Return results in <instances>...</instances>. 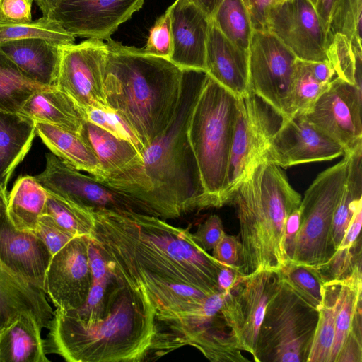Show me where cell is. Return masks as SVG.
Returning a JSON list of instances; mask_svg holds the SVG:
<instances>
[{
  "mask_svg": "<svg viewBox=\"0 0 362 362\" xmlns=\"http://www.w3.org/2000/svg\"><path fill=\"white\" fill-rule=\"evenodd\" d=\"M88 235L116 282L132 291L160 322L175 320L220 291L222 264L203 250L189 228L134 211L90 209Z\"/></svg>",
  "mask_w": 362,
  "mask_h": 362,
  "instance_id": "6da1fadb",
  "label": "cell"
},
{
  "mask_svg": "<svg viewBox=\"0 0 362 362\" xmlns=\"http://www.w3.org/2000/svg\"><path fill=\"white\" fill-rule=\"evenodd\" d=\"M44 340L46 354L69 362L142 361L165 355L154 317L113 278L102 316L86 325L56 308Z\"/></svg>",
  "mask_w": 362,
  "mask_h": 362,
  "instance_id": "7a4b0ae2",
  "label": "cell"
},
{
  "mask_svg": "<svg viewBox=\"0 0 362 362\" xmlns=\"http://www.w3.org/2000/svg\"><path fill=\"white\" fill-rule=\"evenodd\" d=\"M208 78L204 71L184 70L176 112L142 154L135 198L163 218L212 207L202 186L188 139L189 119Z\"/></svg>",
  "mask_w": 362,
  "mask_h": 362,
  "instance_id": "3957f363",
  "label": "cell"
},
{
  "mask_svg": "<svg viewBox=\"0 0 362 362\" xmlns=\"http://www.w3.org/2000/svg\"><path fill=\"white\" fill-rule=\"evenodd\" d=\"M106 45L107 104L131 126L146 149L176 112L184 70L167 58L111 37Z\"/></svg>",
  "mask_w": 362,
  "mask_h": 362,
  "instance_id": "277c9868",
  "label": "cell"
},
{
  "mask_svg": "<svg viewBox=\"0 0 362 362\" xmlns=\"http://www.w3.org/2000/svg\"><path fill=\"white\" fill-rule=\"evenodd\" d=\"M301 196L281 168L262 160L233 195L240 223V272L279 271L288 262L284 235L286 218L299 208Z\"/></svg>",
  "mask_w": 362,
  "mask_h": 362,
  "instance_id": "5b68a950",
  "label": "cell"
},
{
  "mask_svg": "<svg viewBox=\"0 0 362 362\" xmlns=\"http://www.w3.org/2000/svg\"><path fill=\"white\" fill-rule=\"evenodd\" d=\"M238 97L208 75L192 111L188 139L212 207L223 206Z\"/></svg>",
  "mask_w": 362,
  "mask_h": 362,
  "instance_id": "8992f818",
  "label": "cell"
},
{
  "mask_svg": "<svg viewBox=\"0 0 362 362\" xmlns=\"http://www.w3.org/2000/svg\"><path fill=\"white\" fill-rule=\"evenodd\" d=\"M318 317V310L281 279L266 308L254 361L307 362Z\"/></svg>",
  "mask_w": 362,
  "mask_h": 362,
  "instance_id": "52a82bcc",
  "label": "cell"
},
{
  "mask_svg": "<svg viewBox=\"0 0 362 362\" xmlns=\"http://www.w3.org/2000/svg\"><path fill=\"white\" fill-rule=\"evenodd\" d=\"M344 156L340 162L320 173L305 191L291 262L316 268L336 251L332 239V221L344 192L350 153Z\"/></svg>",
  "mask_w": 362,
  "mask_h": 362,
  "instance_id": "ba28073f",
  "label": "cell"
},
{
  "mask_svg": "<svg viewBox=\"0 0 362 362\" xmlns=\"http://www.w3.org/2000/svg\"><path fill=\"white\" fill-rule=\"evenodd\" d=\"M282 119L279 112L250 90L238 97L232 146L222 194L223 205L230 203L246 175L262 160Z\"/></svg>",
  "mask_w": 362,
  "mask_h": 362,
  "instance_id": "9c48e42d",
  "label": "cell"
},
{
  "mask_svg": "<svg viewBox=\"0 0 362 362\" xmlns=\"http://www.w3.org/2000/svg\"><path fill=\"white\" fill-rule=\"evenodd\" d=\"M248 54L249 90L283 117L289 116L297 57L269 31H253Z\"/></svg>",
  "mask_w": 362,
  "mask_h": 362,
  "instance_id": "30bf717a",
  "label": "cell"
},
{
  "mask_svg": "<svg viewBox=\"0 0 362 362\" xmlns=\"http://www.w3.org/2000/svg\"><path fill=\"white\" fill-rule=\"evenodd\" d=\"M44 170L34 177L47 192L86 209L135 211L156 216L142 202L85 175L62 161L52 153L45 156Z\"/></svg>",
  "mask_w": 362,
  "mask_h": 362,
  "instance_id": "8fae6325",
  "label": "cell"
},
{
  "mask_svg": "<svg viewBox=\"0 0 362 362\" xmlns=\"http://www.w3.org/2000/svg\"><path fill=\"white\" fill-rule=\"evenodd\" d=\"M60 50L56 87L85 111L108 107L105 93L106 42L88 38L78 44L62 45Z\"/></svg>",
  "mask_w": 362,
  "mask_h": 362,
  "instance_id": "7c38bea8",
  "label": "cell"
},
{
  "mask_svg": "<svg viewBox=\"0 0 362 362\" xmlns=\"http://www.w3.org/2000/svg\"><path fill=\"white\" fill-rule=\"evenodd\" d=\"M280 281L279 271L257 270L243 276L225 296L223 313L238 348L253 358L266 308Z\"/></svg>",
  "mask_w": 362,
  "mask_h": 362,
  "instance_id": "4fadbf2b",
  "label": "cell"
},
{
  "mask_svg": "<svg viewBox=\"0 0 362 362\" xmlns=\"http://www.w3.org/2000/svg\"><path fill=\"white\" fill-rule=\"evenodd\" d=\"M268 31L298 59L328 61L329 35L310 0L276 1L269 13Z\"/></svg>",
  "mask_w": 362,
  "mask_h": 362,
  "instance_id": "5bb4252c",
  "label": "cell"
},
{
  "mask_svg": "<svg viewBox=\"0 0 362 362\" xmlns=\"http://www.w3.org/2000/svg\"><path fill=\"white\" fill-rule=\"evenodd\" d=\"M310 122L340 144L344 153L362 146L361 88L338 77L332 80L311 110Z\"/></svg>",
  "mask_w": 362,
  "mask_h": 362,
  "instance_id": "9a60e30c",
  "label": "cell"
},
{
  "mask_svg": "<svg viewBox=\"0 0 362 362\" xmlns=\"http://www.w3.org/2000/svg\"><path fill=\"white\" fill-rule=\"evenodd\" d=\"M344 154L343 147L313 125L303 112L283 117L263 154L280 168L330 160Z\"/></svg>",
  "mask_w": 362,
  "mask_h": 362,
  "instance_id": "2e32d148",
  "label": "cell"
},
{
  "mask_svg": "<svg viewBox=\"0 0 362 362\" xmlns=\"http://www.w3.org/2000/svg\"><path fill=\"white\" fill-rule=\"evenodd\" d=\"M88 245L87 235L76 236L51 258L44 292L61 310H75L87 298L92 281Z\"/></svg>",
  "mask_w": 362,
  "mask_h": 362,
  "instance_id": "e0dca14e",
  "label": "cell"
},
{
  "mask_svg": "<svg viewBox=\"0 0 362 362\" xmlns=\"http://www.w3.org/2000/svg\"><path fill=\"white\" fill-rule=\"evenodd\" d=\"M145 0H62L49 17L74 37L107 40Z\"/></svg>",
  "mask_w": 362,
  "mask_h": 362,
  "instance_id": "ac0fdd59",
  "label": "cell"
},
{
  "mask_svg": "<svg viewBox=\"0 0 362 362\" xmlns=\"http://www.w3.org/2000/svg\"><path fill=\"white\" fill-rule=\"evenodd\" d=\"M170 7L169 59L183 70L206 71V49L211 19L187 0H175Z\"/></svg>",
  "mask_w": 362,
  "mask_h": 362,
  "instance_id": "d6986e66",
  "label": "cell"
},
{
  "mask_svg": "<svg viewBox=\"0 0 362 362\" xmlns=\"http://www.w3.org/2000/svg\"><path fill=\"white\" fill-rule=\"evenodd\" d=\"M52 255L33 233L17 229L0 206V260L16 274L44 291L45 278Z\"/></svg>",
  "mask_w": 362,
  "mask_h": 362,
  "instance_id": "ffe728a7",
  "label": "cell"
},
{
  "mask_svg": "<svg viewBox=\"0 0 362 362\" xmlns=\"http://www.w3.org/2000/svg\"><path fill=\"white\" fill-rule=\"evenodd\" d=\"M206 74L240 97L249 91V54L228 40L211 22L206 43Z\"/></svg>",
  "mask_w": 362,
  "mask_h": 362,
  "instance_id": "44dd1931",
  "label": "cell"
},
{
  "mask_svg": "<svg viewBox=\"0 0 362 362\" xmlns=\"http://www.w3.org/2000/svg\"><path fill=\"white\" fill-rule=\"evenodd\" d=\"M23 312L33 314L42 329L48 328L54 313L43 290L0 260V330Z\"/></svg>",
  "mask_w": 362,
  "mask_h": 362,
  "instance_id": "7402d4cb",
  "label": "cell"
},
{
  "mask_svg": "<svg viewBox=\"0 0 362 362\" xmlns=\"http://www.w3.org/2000/svg\"><path fill=\"white\" fill-rule=\"evenodd\" d=\"M60 46L43 39H20L0 44L3 52L29 80L47 87L57 86Z\"/></svg>",
  "mask_w": 362,
  "mask_h": 362,
  "instance_id": "603a6c76",
  "label": "cell"
},
{
  "mask_svg": "<svg viewBox=\"0 0 362 362\" xmlns=\"http://www.w3.org/2000/svg\"><path fill=\"white\" fill-rule=\"evenodd\" d=\"M95 155L103 175L106 177L123 175L143 165L142 156L128 141L85 120L78 133Z\"/></svg>",
  "mask_w": 362,
  "mask_h": 362,
  "instance_id": "cb8c5ba5",
  "label": "cell"
},
{
  "mask_svg": "<svg viewBox=\"0 0 362 362\" xmlns=\"http://www.w3.org/2000/svg\"><path fill=\"white\" fill-rule=\"evenodd\" d=\"M21 113L35 122L52 124L76 134L86 120V111L56 86L30 95Z\"/></svg>",
  "mask_w": 362,
  "mask_h": 362,
  "instance_id": "d4e9b609",
  "label": "cell"
},
{
  "mask_svg": "<svg viewBox=\"0 0 362 362\" xmlns=\"http://www.w3.org/2000/svg\"><path fill=\"white\" fill-rule=\"evenodd\" d=\"M35 134L33 119L21 113L0 110V184L6 192L8 182L30 151Z\"/></svg>",
  "mask_w": 362,
  "mask_h": 362,
  "instance_id": "484cf974",
  "label": "cell"
},
{
  "mask_svg": "<svg viewBox=\"0 0 362 362\" xmlns=\"http://www.w3.org/2000/svg\"><path fill=\"white\" fill-rule=\"evenodd\" d=\"M41 330L33 314L21 313L0 330V362H49Z\"/></svg>",
  "mask_w": 362,
  "mask_h": 362,
  "instance_id": "4316f807",
  "label": "cell"
},
{
  "mask_svg": "<svg viewBox=\"0 0 362 362\" xmlns=\"http://www.w3.org/2000/svg\"><path fill=\"white\" fill-rule=\"evenodd\" d=\"M36 134L52 153L67 165L100 180L103 171L90 147L78 134L52 124L35 122Z\"/></svg>",
  "mask_w": 362,
  "mask_h": 362,
  "instance_id": "83f0119b",
  "label": "cell"
},
{
  "mask_svg": "<svg viewBox=\"0 0 362 362\" xmlns=\"http://www.w3.org/2000/svg\"><path fill=\"white\" fill-rule=\"evenodd\" d=\"M47 197V192L33 176H19L7 196L6 213L13 225L33 232L44 214Z\"/></svg>",
  "mask_w": 362,
  "mask_h": 362,
  "instance_id": "f1b7e54d",
  "label": "cell"
},
{
  "mask_svg": "<svg viewBox=\"0 0 362 362\" xmlns=\"http://www.w3.org/2000/svg\"><path fill=\"white\" fill-rule=\"evenodd\" d=\"M339 281L334 338L329 362H336L357 314L361 312V269L356 271L349 278Z\"/></svg>",
  "mask_w": 362,
  "mask_h": 362,
  "instance_id": "f546056e",
  "label": "cell"
},
{
  "mask_svg": "<svg viewBox=\"0 0 362 362\" xmlns=\"http://www.w3.org/2000/svg\"><path fill=\"white\" fill-rule=\"evenodd\" d=\"M339 284V281H332L322 284L319 317L307 362H329L334 338Z\"/></svg>",
  "mask_w": 362,
  "mask_h": 362,
  "instance_id": "4dcf8cb0",
  "label": "cell"
},
{
  "mask_svg": "<svg viewBox=\"0 0 362 362\" xmlns=\"http://www.w3.org/2000/svg\"><path fill=\"white\" fill-rule=\"evenodd\" d=\"M49 88L25 77L0 47V110L21 113L30 95Z\"/></svg>",
  "mask_w": 362,
  "mask_h": 362,
  "instance_id": "1f68e13d",
  "label": "cell"
},
{
  "mask_svg": "<svg viewBox=\"0 0 362 362\" xmlns=\"http://www.w3.org/2000/svg\"><path fill=\"white\" fill-rule=\"evenodd\" d=\"M211 21L228 40L248 51L254 30L242 0H223Z\"/></svg>",
  "mask_w": 362,
  "mask_h": 362,
  "instance_id": "d6a6232c",
  "label": "cell"
},
{
  "mask_svg": "<svg viewBox=\"0 0 362 362\" xmlns=\"http://www.w3.org/2000/svg\"><path fill=\"white\" fill-rule=\"evenodd\" d=\"M43 39L59 45L74 43L76 39L56 20L43 16L25 23L0 22V44L20 39Z\"/></svg>",
  "mask_w": 362,
  "mask_h": 362,
  "instance_id": "836d02e7",
  "label": "cell"
},
{
  "mask_svg": "<svg viewBox=\"0 0 362 362\" xmlns=\"http://www.w3.org/2000/svg\"><path fill=\"white\" fill-rule=\"evenodd\" d=\"M281 279L305 303L318 310L322 298V282L315 268L288 262L279 270Z\"/></svg>",
  "mask_w": 362,
  "mask_h": 362,
  "instance_id": "e575fe53",
  "label": "cell"
},
{
  "mask_svg": "<svg viewBox=\"0 0 362 362\" xmlns=\"http://www.w3.org/2000/svg\"><path fill=\"white\" fill-rule=\"evenodd\" d=\"M44 214L74 236L87 235L90 228V213L83 207L47 192Z\"/></svg>",
  "mask_w": 362,
  "mask_h": 362,
  "instance_id": "d590c367",
  "label": "cell"
},
{
  "mask_svg": "<svg viewBox=\"0 0 362 362\" xmlns=\"http://www.w3.org/2000/svg\"><path fill=\"white\" fill-rule=\"evenodd\" d=\"M327 56L338 78L361 88V56L356 54L345 35L336 33L332 36Z\"/></svg>",
  "mask_w": 362,
  "mask_h": 362,
  "instance_id": "8d00e7d4",
  "label": "cell"
},
{
  "mask_svg": "<svg viewBox=\"0 0 362 362\" xmlns=\"http://www.w3.org/2000/svg\"><path fill=\"white\" fill-rule=\"evenodd\" d=\"M328 86L315 78L309 62L297 59L291 87V115L296 112L308 113Z\"/></svg>",
  "mask_w": 362,
  "mask_h": 362,
  "instance_id": "74e56055",
  "label": "cell"
},
{
  "mask_svg": "<svg viewBox=\"0 0 362 362\" xmlns=\"http://www.w3.org/2000/svg\"><path fill=\"white\" fill-rule=\"evenodd\" d=\"M361 11L362 0H341L329 31V42L334 34L341 33L351 42L357 55L362 52Z\"/></svg>",
  "mask_w": 362,
  "mask_h": 362,
  "instance_id": "f35d334b",
  "label": "cell"
},
{
  "mask_svg": "<svg viewBox=\"0 0 362 362\" xmlns=\"http://www.w3.org/2000/svg\"><path fill=\"white\" fill-rule=\"evenodd\" d=\"M315 269L322 284L349 278L361 269V240L349 248L337 249L325 263Z\"/></svg>",
  "mask_w": 362,
  "mask_h": 362,
  "instance_id": "ab89813d",
  "label": "cell"
},
{
  "mask_svg": "<svg viewBox=\"0 0 362 362\" xmlns=\"http://www.w3.org/2000/svg\"><path fill=\"white\" fill-rule=\"evenodd\" d=\"M86 119L103 128L118 138L131 143L142 156L145 147L131 126L113 109L89 108L86 110Z\"/></svg>",
  "mask_w": 362,
  "mask_h": 362,
  "instance_id": "60d3db41",
  "label": "cell"
},
{
  "mask_svg": "<svg viewBox=\"0 0 362 362\" xmlns=\"http://www.w3.org/2000/svg\"><path fill=\"white\" fill-rule=\"evenodd\" d=\"M142 49L146 54L169 59L171 53L170 6L151 28L146 46Z\"/></svg>",
  "mask_w": 362,
  "mask_h": 362,
  "instance_id": "b9f144b4",
  "label": "cell"
},
{
  "mask_svg": "<svg viewBox=\"0 0 362 362\" xmlns=\"http://www.w3.org/2000/svg\"><path fill=\"white\" fill-rule=\"evenodd\" d=\"M33 233L45 243L52 256L76 237L45 214L39 218Z\"/></svg>",
  "mask_w": 362,
  "mask_h": 362,
  "instance_id": "7bdbcfd3",
  "label": "cell"
},
{
  "mask_svg": "<svg viewBox=\"0 0 362 362\" xmlns=\"http://www.w3.org/2000/svg\"><path fill=\"white\" fill-rule=\"evenodd\" d=\"M223 226L221 218L211 215L200 224L192 235L197 243L205 251L212 250L223 234Z\"/></svg>",
  "mask_w": 362,
  "mask_h": 362,
  "instance_id": "ee69618b",
  "label": "cell"
},
{
  "mask_svg": "<svg viewBox=\"0 0 362 362\" xmlns=\"http://www.w3.org/2000/svg\"><path fill=\"white\" fill-rule=\"evenodd\" d=\"M33 0H0V22L25 23L32 21Z\"/></svg>",
  "mask_w": 362,
  "mask_h": 362,
  "instance_id": "f6af8a7d",
  "label": "cell"
},
{
  "mask_svg": "<svg viewBox=\"0 0 362 362\" xmlns=\"http://www.w3.org/2000/svg\"><path fill=\"white\" fill-rule=\"evenodd\" d=\"M212 250L211 255L218 262L239 269L240 244L236 237L225 233Z\"/></svg>",
  "mask_w": 362,
  "mask_h": 362,
  "instance_id": "bcb514c9",
  "label": "cell"
},
{
  "mask_svg": "<svg viewBox=\"0 0 362 362\" xmlns=\"http://www.w3.org/2000/svg\"><path fill=\"white\" fill-rule=\"evenodd\" d=\"M361 313H358L336 362H361Z\"/></svg>",
  "mask_w": 362,
  "mask_h": 362,
  "instance_id": "7dc6e473",
  "label": "cell"
},
{
  "mask_svg": "<svg viewBox=\"0 0 362 362\" xmlns=\"http://www.w3.org/2000/svg\"><path fill=\"white\" fill-rule=\"evenodd\" d=\"M250 18L253 30L268 31L269 13L276 0H242Z\"/></svg>",
  "mask_w": 362,
  "mask_h": 362,
  "instance_id": "c3c4849f",
  "label": "cell"
},
{
  "mask_svg": "<svg viewBox=\"0 0 362 362\" xmlns=\"http://www.w3.org/2000/svg\"><path fill=\"white\" fill-rule=\"evenodd\" d=\"M301 211L300 206L291 212L286 218L284 235V245L288 262L292 260L297 235L300 228Z\"/></svg>",
  "mask_w": 362,
  "mask_h": 362,
  "instance_id": "681fc988",
  "label": "cell"
},
{
  "mask_svg": "<svg viewBox=\"0 0 362 362\" xmlns=\"http://www.w3.org/2000/svg\"><path fill=\"white\" fill-rule=\"evenodd\" d=\"M88 262L92 281H106L112 276L105 259L90 239L88 245Z\"/></svg>",
  "mask_w": 362,
  "mask_h": 362,
  "instance_id": "f907efd6",
  "label": "cell"
},
{
  "mask_svg": "<svg viewBox=\"0 0 362 362\" xmlns=\"http://www.w3.org/2000/svg\"><path fill=\"white\" fill-rule=\"evenodd\" d=\"M362 223V204L354 211L344 238L337 249L349 248L361 240L360 232Z\"/></svg>",
  "mask_w": 362,
  "mask_h": 362,
  "instance_id": "816d5d0a",
  "label": "cell"
},
{
  "mask_svg": "<svg viewBox=\"0 0 362 362\" xmlns=\"http://www.w3.org/2000/svg\"><path fill=\"white\" fill-rule=\"evenodd\" d=\"M243 276L244 275L242 274L238 268L223 264L217 277L219 291L226 293L231 291Z\"/></svg>",
  "mask_w": 362,
  "mask_h": 362,
  "instance_id": "f5cc1de1",
  "label": "cell"
},
{
  "mask_svg": "<svg viewBox=\"0 0 362 362\" xmlns=\"http://www.w3.org/2000/svg\"><path fill=\"white\" fill-rule=\"evenodd\" d=\"M341 0H317L315 9L328 33Z\"/></svg>",
  "mask_w": 362,
  "mask_h": 362,
  "instance_id": "db71d44e",
  "label": "cell"
},
{
  "mask_svg": "<svg viewBox=\"0 0 362 362\" xmlns=\"http://www.w3.org/2000/svg\"><path fill=\"white\" fill-rule=\"evenodd\" d=\"M312 74L315 78L323 85H329L333 79L335 71L328 61L309 62Z\"/></svg>",
  "mask_w": 362,
  "mask_h": 362,
  "instance_id": "11a10c76",
  "label": "cell"
},
{
  "mask_svg": "<svg viewBox=\"0 0 362 362\" xmlns=\"http://www.w3.org/2000/svg\"><path fill=\"white\" fill-rule=\"evenodd\" d=\"M193 4L211 19L223 0H187Z\"/></svg>",
  "mask_w": 362,
  "mask_h": 362,
  "instance_id": "9f6ffc18",
  "label": "cell"
},
{
  "mask_svg": "<svg viewBox=\"0 0 362 362\" xmlns=\"http://www.w3.org/2000/svg\"><path fill=\"white\" fill-rule=\"evenodd\" d=\"M62 0H34L43 16H48L50 12Z\"/></svg>",
  "mask_w": 362,
  "mask_h": 362,
  "instance_id": "6f0895ef",
  "label": "cell"
},
{
  "mask_svg": "<svg viewBox=\"0 0 362 362\" xmlns=\"http://www.w3.org/2000/svg\"><path fill=\"white\" fill-rule=\"evenodd\" d=\"M7 196L8 194L6 191L4 190L1 184H0V206L3 204H6L7 202Z\"/></svg>",
  "mask_w": 362,
  "mask_h": 362,
  "instance_id": "680465c9",
  "label": "cell"
},
{
  "mask_svg": "<svg viewBox=\"0 0 362 362\" xmlns=\"http://www.w3.org/2000/svg\"><path fill=\"white\" fill-rule=\"evenodd\" d=\"M310 1L312 3V4H313V5L314 6V7H315V4H316V1H317V0H310Z\"/></svg>",
  "mask_w": 362,
  "mask_h": 362,
  "instance_id": "91938a15",
  "label": "cell"
},
{
  "mask_svg": "<svg viewBox=\"0 0 362 362\" xmlns=\"http://www.w3.org/2000/svg\"><path fill=\"white\" fill-rule=\"evenodd\" d=\"M279 1V0H276V1Z\"/></svg>",
  "mask_w": 362,
  "mask_h": 362,
  "instance_id": "94428289",
  "label": "cell"
}]
</instances>
